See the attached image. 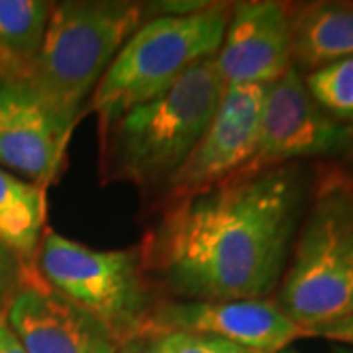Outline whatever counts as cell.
<instances>
[{
	"label": "cell",
	"instance_id": "52a82bcc",
	"mask_svg": "<svg viewBox=\"0 0 353 353\" xmlns=\"http://www.w3.org/2000/svg\"><path fill=\"white\" fill-rule=\"evenodd\" d=\"M169 332L216 336L257 353H279L289 350L299 338H310V332L269 296L245 301H175L161 296L145 320L143 338Z\"/></svg>",
	"mask_w": 353,
	"mask_h": 353
},
{
	"label": "cell",
	"instance_id": "7402d4cb",
	"mask_svg": "<svg viewBox=\"0 0 353 353\" xmlns=\"http://www.w3.org/2000/svg\"><path fill=\"white\" fill-rule=\"evenodd\" d=\"M0 79H10V81H22L20 75H18V71L14 69V65L2 55V51H0Z\"/></svg>",
	"mask_w": 353,
	"mask_h": 353
},
{
	"label": "cell",
	"instance_id": "3957f363",
	"mask_svg": "<svg viewBox=\"0 0 353 353\" xmlns=\"http://www.w3.org/2000/svg\"><path fill=\"white\" fill-rule=\"evenodd\" d=\"M275 303L308 332L353 314V175L316 171Z\"/></svg>",
	"mask_w": 353,
	"mask_h": 353
},
{
	"label": "cell",
	"instance_id": "44dd1931",
	"mask_svg": "<svg viewBox=\"0 0 353 353\" xmlns=\"http://www.w3.org/2000/svg\"><path fill=\"white\" fill-rule=\"evenodd\" d=\"M118 353H157L153 347L152 338H138V340H132L124 343Z\"/></svg>",
	"mask_w": 353,
	"mask_h": 353
},
{
	"label": "cell",
	"instance_id": "ba28073f",
	"mask_svg": "<svg viewBox=\"0 0 353 353\" xmlns=\"http://www.w3.org/2000/svg\"><path fill=\"white\" fill-rule=\"evenodd\" d=\"M350 136L352 130L316 104L303 75L290 67L267 87L255 152L243 171L257 173L304 157L334 153L347 143Z\"/></svg>",
	"mask_w": 353,
	"mask_h": 353
},
{
	"label": "cell",
	"instance_id": "277c9868",
	"mask_svg": "<svg viewBox=\"0 0 353 353\" xmlns=\"http://www.w3.org/2000/svg\"><path fill=\"white\" fill-rule=\"evenodd\" d=\"M141 18L143 8L134 2L53 4L46 38L26 83L69 139L88 99Z\"/></svg>",
	"mask_w": 353,
	"mask_h": 353
},
{
	"label": "cell",
	"instance_id": "9a60e30c",
	"mask_svg": "<svg viewBox=\"0 0 353 353\" xmlns=\"http://www.w3.org/2000/svg\"><path fill=\"white\" fill-rule=\"evenodd\" d=\"M51 12L43 0H0V51L22 81L32 75Z\"/></svg>",
	"mask_w": 353,
	"mask_h": 353
},
{
	"label": "cell",
	"instance_id": "2e32d148",
	"mask_svg": "<svg viewBox=\"0 0 353 353\" xmlns=\"http://www.w3.org/2000/svg\"><path fill=\"white\" fill-rule=\"evenodd\" d=\"M303 79L310 97L324 112L353 122V57L316 69Z\"/></svg>",
	"mask_w": 353,
	"mask_h": 353
},
{
	"label": "cell",
	"instance_id": "8992f818",
	"mask_svg": "<svg viewBox=\"0 0 353 353\" xmlns=\"http://www.w3.org/2000/svg\"><path fill=\"white\" fill-rule=\"evenodd\" d=\"M34 267L51 289L97 318L120 347L143 338L159 296L141 269L138 248L92 250L46 228Z\"/></svg>",
	"mask_w": 353,
	"mask_h": 353
},
{
	"label": "cell",
	"instance_id": "603a6c76",
	"mask_svg": "<svg viewBox=\"0 0 353 353\" xmlns=\"http://www.w3.org/2000/svg\"><path fill=\"white\" fill-rule=\"evenodd\" d=\"M279 353H299V352H294V350H283V352H279Z\"/></svg>",
	"mask_w": 353,
	"mask_h": 353
},
{
	"label": "cell",
	"instance_id": "5bb4252c",
	"mask_svg": "<svg viewBox=\"0 0 353 353\" xmlns=\"http://www.w3.org/2000/svg\"><path fill=\"white\" fill-rule=\"evenodd\" d=\"M46 216L48 190L0 167V243L22 265H34Z\"/></svg>",
	"mask_w": 353,
	"mask_h": 353
},
{
	"label": "cell",
	"instance_id": "8fae6325",
	"mask_svg": "<svg viewBox=\"0 0 353 353\" xmlns=\"http://www.w3.org/2000/svg\"><path fill=\"white\" fill-rule=\"evenodd\" d=\"M290 10V4L277 0L232 4L222 46L214 55L226 87H269L289 71Z\"/></svg>",
	"mask_w": 353,
	"mask_h": 353
},
{
	"label": "cell",
	"instance_id": "7a4b0ae2",
	"mask_svg": "<svg viewBox=\"0 0 353 353\" xmlns=\"http://www.w3.org/2000/svg\"><path fill=\"white\" fill-rule=\"evenodd\" d=\"M224 90L214 57H208L157 97L99 122L102 181L163 192L210 124Z\"/></svg>",
	"mask_w": 353,
	"mask_h": 353
},
{
	"label": "cell",
	"instance_id": "30bf717a",
	"mask_svg": "<svg viewBox=\"0 0 353 353\" xmlns=\"http://www.w3.org/2000/svg\"><path fill=\"white\" fill-rule=\"evenodd\" d=\"M4 316L28 353H118L120 345L97 318L67 301L24 265Z\"/></svg>",
	"mask_w": 353,
	"mask_h": 353
},
{
	"label": "cell",
	"instance_id": "d6986e66",
	"mask_svg": "<svg viewBox=\"0 0 353 353\" xmlns=\"http://www.w3.org/2000/svg\"><path fill=\"white\" fill-rule=\"evenodd\" d=\"M310 338H326V340L343 341V343L353 345V314L341 318L338 322L310 330Z\"/></svg>",
	"mask_w": 353,
	"mask_h": 353
},
{
	"label": "cell",
	"instance_id": "4fadbf2b",
	"mask_svg": "<svg viewBox=\"0 0 353 353\" xmlns=\"http://www.w3.org/2000/svg\"><path fill=\"white\" fill-rule=\"evenodd\" d=\"M353 57V2H310L290 10V59L303 75Z\"/></svg>",
	"mask_w": 353,
	"mask_h": 353
},
{
	"label": "cell",
	"instance_id": "6da1fadb",
	"mask_svg": "<svg viewBox=\"0 0 353 353\" xmlns=\"http://www.w3.org/2000/svg\"><path fill=\"white\" fill-rule=\"evenodd\" d=\"M304 202L296 163L241 171L165 202L138 245L141 269L163 299H267L285 275Z\"/></svg>",
	"mask_w": 353,
	"mask_h": 353
},
{
	"label": "cell",
	"instance_id": "5b68a950",
	"mask_svg": "<svg viewBox=\"0 0 353 353\" xmlns=\"http://www.w3.org/2000/svg\"><path fill=\"white\" fill-rule=\"evenodd\" d=\"M232 4L208 2L201 10L163 14L138 26L114 57L88 99L85 112L99 122L150 101L190 67L214 57L226 32Z\"/></svg>",
	"mask_w": 353,
	"mask_h": 353
},
{
	"label": "cell",
	"instance_id": "ac0fdd59",
	"mask_svg": "<svg viewBox=\"0 0 353 353\" xmlns=\"http://www.w3.org/2000/svg\"><path fill=\"white\" fill-rule=\"evenodd\" d=\"M22 269L24 265L0 243V308H4V304L8 303V299L18 287Z\"/></svg>",
	"mask_w": 353,
	"mask_h": 353
},
{
	"label": "cell",
	"instance_id": "7c38bea8",
	"mask_svg": "<svg viewBox=\"0 0 353 353\" xmlns=\"http://www.w3.org/2000/svg\"><path fill=\"white\" fill-rule=\"evenodd\" d=\"M69 138L26 81L0 79V165L50 189L65 163Z\"/></svg>",
	"mask_w": 353,
	"mask_h": 353
},
{
	"label": "cell",
	"instance_id": "9c48e42d",
	"mask_svg": "<svg viewBox=\"0 0 353 353\" xmlns=\"http://www.w3.org/2000/svg\"><path fill=\"white\" fill-rule=\"evenodd\" d=\"M267 87H226L208 128L163 190L165 202L185 199L238 175L252 161Z\"/></svg>",
	"mask_w": 353,
	"mask_h": 353
},
{
	"label": "cell",
	"instance_id": "e0dca14e",
	"mask_svg": "<svg viewBox=\"0 0 353 353\" xmlns=\"http://www.w3.org/2000/svg\"><path fill=\"white\" fill-rule=\"evenodd\" d=\"M152 340L157 353H257L234 341L194 332H169Z\"/></svg>",
	"mask_w": 353,
	"mask_h": 353
},
{
	"label": "cell",
	"instance_id": "ffe728a7",
	"mask_svg": "<svg viewBox=\"0 0 353 353\" xmlns=\"http://www.w3.org/2000/svg\"><path fill=\"white\" fill-rule=\"evenodd\" d=\"M0 353H28L10 328V324L6 322L4 308H0Z\"/></svg>",
	"mask_w": 353,
	"mask_h": 353
}]
</instances>
